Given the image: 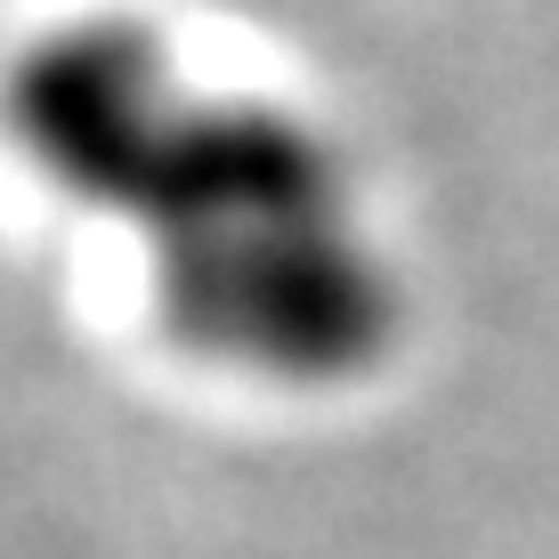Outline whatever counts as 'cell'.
<instances>
[{"label":"cell","instance_id":"6da1fadb","mask_svg":"<svg viewBox=\"0 0 559 559\" xmlns=\"http://www.w3.org/2000/svg\"><path fill=\"white\" fill-rule=\"evenodd\" d=\"M0 122L41 179L146 236L154 308L195 357L341 381L390 349L397 293L349 170L284 106L187 90L139 25H66L0 73Z\"/></svg>","mask_w":559,"mask_h":559}]
</instances>
